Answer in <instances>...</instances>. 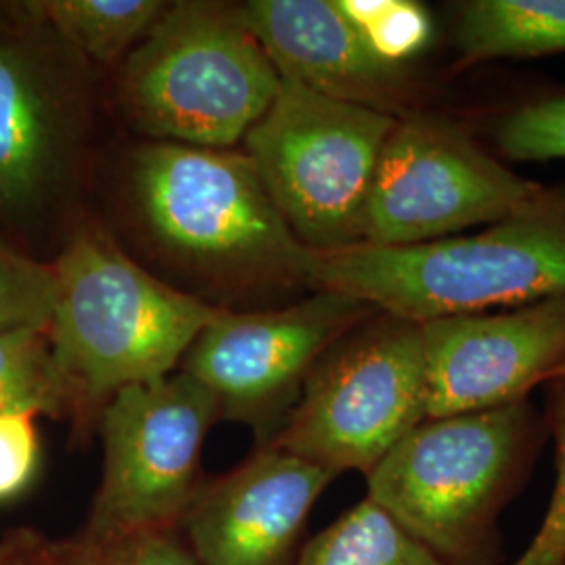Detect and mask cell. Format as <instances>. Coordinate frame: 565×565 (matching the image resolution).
I'll use <instances>...</instances> for the list:
<instances>
[{"label":"cell","mask_w":565,"mask_h":565,"mask_svg":"<svg viewBox=\"0 0 565 565\" xmlns=\"http://www.w3.org/2000/svg\"><path fill=\"white\" fill-rule=\"evenodd\" d=\"M239 11L285 81L394 118L415 111V86L403 65L382 60L338 2L252 0Z\"/></svg>","instance_id":"14"},{"label":"cell","mask_w":565,"mask_h":565,"mask_svg":"<svg viewBox=\"0 0 565 565\" xmlns=\"http://www.w3.org/2000/svg\"><path fill=\"white\" fill-rule=\"evenodd\" d=\"M135 195L151 233L182 260L223 277L303 282V247L237 151L179 142L135 156Z\"/></svg>","instance_id":"5"},{"label":"cell","mask_w":565,"mask_h":565,"mask_svg":"<svg viewBox=\"0 0 565 565\" xmlns=\"http://www.w3.org/2000/svg\"><path fill=\"white\" fill-rule=\"evenodd\" d=\"M130 543H97L78 536L60 543L53 565H128Z\"/></svg>","instance_id":"26"},{"label":"cell","mask_w":565,"mask_h":565,"mask_svg":"<svg viewBox=\"0 0 565 565\" xmlns=\"http://www.w3.org/2000/svg\"><path fill=\"white\" fill-rule=\"evenodd\" d=\"M382 60L403 65L431 41V15L411 0H335Z\"/></svg>","instance_id":"20"},{"label":"cell","mask_w":565,"mask_h":565,"mask_svg":"<svg viewBox=\"0 0 565 565\" xmlns=\"http://www.w3.org/2000/svg\"><path fill=\"white\" fill-rule=\"evenodd\" d=\"M534 436L525 401L425 419L366 476V499L448 565H492Z\"/></svg>","instance_id":"3"},{"label":"cell","mask_w":565,"mask_h":565,"mask_svg":"<svg viewBox=\"0 0 565 565\" xmlns=\"http://www.w3.org/2000/svg\"><path fill=\"white\" fill-rule=\"evenodd\" d=\"M494 137L503 156L518 162L565 160V93L509 111Z\"/></svg>","instance_id":"21"},{"label":"cell","mask_w":565,"mask_h":565,"mask_svg":"<svg viewBox=\"0 0 565 565\" xmlns=\"http://www.w3.org/2000/svg\"><path fill=\"white\" fill-rule=\"evenodd\" d=\"M427 419L422 324L373 312L331 343L264 446L340 476H369Z\"/></svg>","instance_id":"6"},{"label":"cell","mask_w":565,"mask_h":565,"mask_svg":"<svg viewBox=\"0 0 565 565\" xmlns=\"http://www.w3.org/2000/svg\"><path fill=\"white\" fill-rule=\"evenodd\" d=\"M34 417L30 413L0 415V501L18 497L36 473L41 443Z\"/></svg>","instance_id":"23"},{"label":"cell","mask_w":565,"mask_h":565,"mask_svg":"<svg viewBox=\"0 0 565 565\" xmlns=\"http://www.w3.org/2000/svg\"><path fill=\"white\" fill-rule=\"evenodd\" d=\"M396 121L281 78L275 102L243 145L303 247L333 252L363 243L369 193Z\"/></svg>","instance_id":"7"},{"label":"cell","mask_w":565,"mask_h":565,"mask_svg":"<svg viewBox=\"0 0 565 565\" xmlns=\"http://www.w3.org/2000/svg\"><path fill=\"white\" fill-rule=\"evenodd\" d=\"M303 282L419 324L565 296V186L476 235L308 249Z\"/></svg>","instance_id":"1"},{"label":"cell","mask_w":565,"mask_h":565,"mask_svg":"<svg viewBox=\"0 0 565 565\" xmlns=\"http://www.w3.org/2000/svg\"><path fill=\"white\" fill-rule=\"evenodd\" d=\"M294 565H448L413 539L371 499L342 515L303 546Z\"/></svg>","instance_id":"17"},{"label":"cell","mask_w":565,"mask_h":565,"mask_svg":"<svg viewBox=\"0 0 565 565\" xmlns=\"http://www.w3.org/2000/svg\"><path fill=\"white\" fill-rule=\"evenodd\" d=\"M57 546L30 527H20L0 541V565H53Z\"/></svg>","instance_id":"25"},{"label":"cell","mask_w":565,"mask_h":565,"mask_svg":"<svg viewBox=\"0 0 565 565\" xmlns=\"http://www.w3.org/2000/svg\"><path fill=\"white\" fill-rule=\"evenodd\" d=\"M373 312L333 291L273 312L223 310L189 348L182 373L216 398L221 419L252 425L266 445L324 350Z\"/></svg>","instance_id":"11"},{"label":"cell","mask_w":565,"mask_h":565,"mask_svg":"<svg viewBox=\"0 0 565 565\" xmlns=\"http://www.w3.org/2000/svg\"><path fill=\"white\" fill-rule=\"evenodd\" d=\"M557 377H565V359L562 361V364L557 366V371H555V375H553V380H557Z\"/></svg>","instance_id":"27"},{"label":"cell","mask_w":565,"mask_h":565,"mask_svg":"<svg viewBox=\"0 0 565 565\" xmlns=\"http://www.w3.org/2000/svg\"><path fill=\"white\" fill-rule=\"evenodd\" d=\"M548 417L555 436V488L545 520L522 557L511 565H565V377L551 380Z\"/></svg>","instance_id":"22"},{"label":"cell","mask_w":565,"mask_h":565,"mask_svg":"<svg viewBox=\"0 0 565 565\" xmlns=\"http://www.w3.org/2000/svg\"><path fill=\"white\" fill-rule=\"evenodd\" d=\"M76 55L28 2L0 11V223L28 231L57 202L81 126Z\"/></svg>","instance_id":"10"},{"label":"cell","mask_w":565,"mask_h":565,"mask_svg":"<svg viewBox=\"0 0 565 565\" xmlns=\"http://www.w3.org/2000/svg\"><path fill=\"white\" fill-rule=\"evenodd\" d=\"M53 266L57 303L46 333L76 411L172 375L223 312L156 279L93 224L74 231Z\"/></svg>","instance_id":"2"},{"label":"cell","mask_w":565,"mask_h":565,"mask_svg":"<svg viewBox=\"0 0 565 565\" xmlns=\"http://www.w3.org/2000/svg\"><path fill=\"white\" fill-rule=\"evenodd\" d=\"M427 419L522 403L565 359V296L422 324Z\"/></svg>","instance_id":"12"},{"label":"cell","mask_w":565,"mask_h":565,"mask_svg":"<svg viewBox=\"0 0 565 565\" xmlns=\"http://www.w3.org/2000/svg\"><path fill=\"white\" fill-rule=\"evenodd\" d=\"M461 65L565 53V0H469L457 9Z\"/></svg>","instance_id":"15"},{"label":"cell","mask_w":565,"mask_h":565,"mask_svg":"<svg viewBox=\"0 0 565 565\" xmlns=\"http://www.w3.org/2000/svg\"><path fill=\"white\" fill-rule=\"evenodd\" d=\"M28 4L76 55L99 63L130 55L168 7L158 0H42Z\"/></svg>","instance_id":"16"},{"label":"cell","mask_w":565,"mask_h":565,"mask_svg":"<svg viewBox=\"0 0 565 565\" xmlns=\"http://www.w3.org/2000/svg\"><path fill=\"white\" fill-rule=\"evenodd\" d=\"M281 76L239 7L168 4L121 72V102L160 142L228 149L275 102Z\"/></svg>","instance_id":"4"},{"label":"cell","mask_w":565,"mask_h":565,"mask_svg":"<svg viewBox=\"0 0 565 565\" xmlns=\"http://www.w3.org/2000/svg\"><path fill=\"white\" fill-rule=\"evenodd\" d=\"M221 419L216 398L186 373L128 385L103 406V476L82 536L130 543L177 530L202 490V448Z\"/></svg>","instance_id":"8"},{"label":"cell","mask_w":565,"mask_h":565,"mask_svg":"<svg viewBox=\"0 0 565 565\" xmlns=\"http://www.w3.org/2000/svg\"><path fill=\"white\" fill-rule=\"evenodd\" d=\"M128 565H200L177 530L149 532L130 541Z\"/></svg>","instance_id":"24"},{"label":"cell","mask_w":565,"mask_h":565,"mask_svg":"<svg viewBox=\"0 0 565 565\" xmlns=\"http://www.w3.org/2000/svg\"><path fill=\"white\" fill-rule=\"evenodd\" d=\"M57 303V273L0 239V333L49 329Z\"/></svg>","instance_id":"19"},{"label":"cell","mask_w":565,"mask_h":565,"mask_svg":"<svg viewBox=\"0 0 565 565\" xmlns=\"http://www.w3.org/2000/svg\"><path fill=\"white\" fill-rule=\"evenodd\" d=\"M70 411L76 404L53 359L46 329L0 333V415L61 417Z\"/></svg>","instance_id":"18"},{"label":"cell","mask_w":565,"mask_h":565,"mask_svg":"<svg viewBox=\"0 0 565 565\" xmlns=\"http://www.w3.org/2000/svg\"><path fill=\"white\" fill-rule=\"evenodd\" d=\"M338 476L263 446L203 484L186 511L184 543L200 565H287L306 520Z\"/></svg>","instance_id":"13"},{"label":"cell","mask_w":565,"mask_h":565,"mask_svg":"<svg viewBox=\"0 0 565 565\" xmlns=\"http://www.w3.org/2000/svg\"><path fill=\"white\" fill-rule=\"evenodd\" d=\"M545 186L488 156L461 124L440 114L398 118L375 170L363 243L403 247L457 237L505 221Z\"/></svg>","instance_id":"9"}]
</instances>
